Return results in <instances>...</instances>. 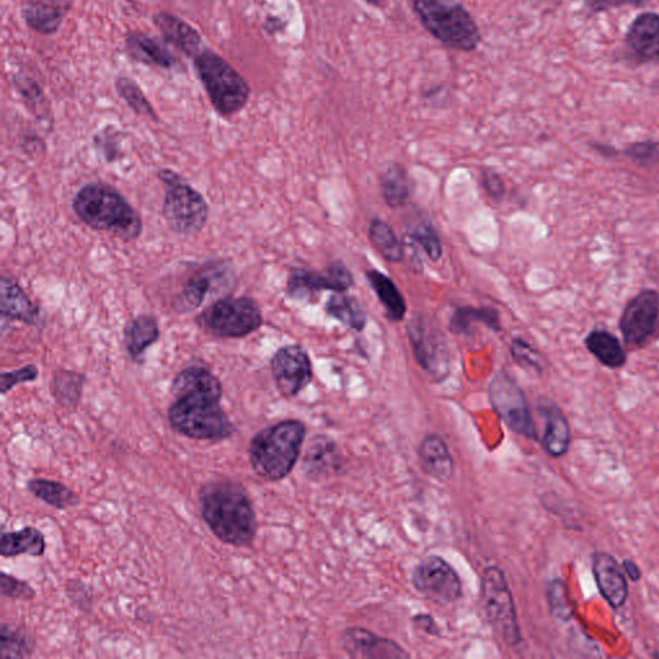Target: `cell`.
Returning a JSON list of instances; mask_svg holds the SVG:
<instances>
[{
	"label": "cell",
	"instance_id": "cell-8",
	"mask_svg": "<svg viewBox=\"0 0 659 659\" xmlns=\"http://www.w3.org/2000/svg\"><path fill=\"white\" fill-rule=\"evenodd\" d=\"M196 324L205 334L219 339H240L264 325L259 304L249 296H225L204 309Z\"/></svg>",
	"mask_w": 659,
	"mask_h": 659
},
{
	"label": "cell",
	"instance_id": "cell-10",
	"mask_svg": "<svg viewBox=\"0 0 659 659\" xmlns=\"http://www.w3.org/2000/svg\"><path fill=\"white\" fill-rule=\"evenodd\" d=\"M407 334L417 363L435 381L450 374V351L442 332L427 318L415 316L407 326Z\"/></svg>",
	"mask_w": 659,
	"mask_h": 659
},
{
	"label": "cell",
	"instance_id": "cell-14",
	"mask_svg": "<svg viewBox=\"0 0 659 659\" xmlns=\"http://www.w3.org/2000/svg\"><path fill=\"white\" fill-rule=\"evenodd\" d=\"M271 371L276 388L285 399H294L314 379L309 354L297 344L282 346L273 354Z\"/></svg>",
	"mask_w": 659,
	"mask_h": 659
},
{
	"label": "cell",
	"instance_id": "cell-47",
	"mask_svg": "<svg viewBox=\"0 0 659 659\" xmlns=\"http://www.w3.org/2000/svg\"><path fill=\"white\" fill-rule=\"evenodd\" d=\"M481 184L495 202H501L507 194V184L502 176L492 169L481 170Z\"/></svg>",
	"mask_w": 659,
	"mask_h": 659
},
{
	"label": "cell",
	"instance_id": "cell-34",
	"mask_svg": "<svg viewBox=\"0 0 659 659\" xmlns=\"http://www.w3.org/2000/svg\"><path fill=\"white\" fill-rule=\"evenodd\" d=\"M326 314L335 318L340 324L349 326L350 329L363 331L366 328V312L361 306L357 297L344 293H334L329 297L325 306Z\"/></svg>",
	"mask_w": 659,
	"mask_h": 659
},
{
	"label": "cell",
	"instance_id": "cell-49",
	"mask_svg": "<svg viewBox=\"0 0 659 659\" xmlns=\"http://www.w3.org/2000/svg\"><path fill=\"white\" fill-rule=\"evenodd\" d=\"M622 570L626 573L627 577L633 581V583H637V581H640L642 571L634 561L625 559V561H623L622 563Z\"/></svg>",
	"mask_w": 659,
	"mask_h": 659
},
{
	"label": "cell",
	"instance_id": "cell-16",
	"mask_svg": "<svg viewBox=\"0 0 659 659\" xmlns=\"http://www.w3.org/2000/svg\"><path fill=\"white\" fill-rule=\"evenodd\" d=\"M593 575L598 589L613 609L625 606L629 598V584L622 566L614 557L605 551L593 556Z\"/></svg>",
	"mask_w": 659,
	"mask_h": 659
},
{
	"label": "cell",
	"instance_id": "cell-50",
	"mask_svg": "<svg viewBox=\"0 0 659 659\" xmlns=\"http://www.w3.org/2000/svg\"><path fill=\"white\" fill-rule=\"evenodd\" d=\"M594 148L601 155H605L606 158H614V156H618V154H619V151L615 150L614 147L607 146V145L597 144V145H594Z\"/></svg>",
	"mask_w": 659,
	"mask_h": 659
},
{
	"label": "cell",
	"instance_id": "cell-37",
	"mask_svg": "<svg viewBox=\"0 0 659 659\" xmlns=\"http://www.w3.org/2000/svg\"><path fill=\"white\" fill-rule=\"evenodd\" d=\"M0 639H2L0 657L3 659L28 658L34 655L35 640L25 626L3 623Z\"/></svg>",
	"mask_w": 659,
	"mask_h": 659
},
{
	"label": "cell",
	"instance_id": "cell-36",
	"mask_svg": "<svg viewBox=\"0 0 659 659\" xmlns=\"http://www.w3.org/2000/svg\"><path fill=\"white\" fill-rule=\"evenodd\" d=\"M368 240L375 251L391 264H400L405 258V246L396 237L392 227L382 219H374L368 227Z\"/></svg>",
	"mask_w": 659,
	"mask_h": 659
},
{
	"label": "cell",
	"instance_id": "cell-26",
	"mask_svg": "<svg viewBox=\"0 0 659 659\" xmlns=\"http://www.w3.org/2000/svg\"><path fill=\"white\" fill-rule=\"evenodd\" d=\"M586 350L589 351L599 363L612 370H618L626 365L627 354L613 332L606 329H594L585 338Z\"/></svg>",
	"mask_w": 659,
	"mask_h": 659
},
{
	"label": "cell",
	"instance_id": "cell-30",
	"mask_svg": "<svg viewBox=\"0 0 659 659\" xmlns=\"http://www.w3.org/2000/svg\"><path fill=\"white\" fill-rule=\"evenodd\" d=\"M422 463L431 477L449 480L453 473V460L443 439L429 435L423 439L419 448Z\"/></svg>",
	"mask_w": 659,
	"mask_h": 659
},
{
	"label": "cell",
	"instance_id": "cell-11",
	"mask_svg": "<svg viewBox=\"0 0 659 659\" xmlns=\"http://www.w3.org/2000/svg\"><path fill=\"white\" fill-rule=\"evenodd\" d=\"M488 395H490L496 413L507 423L510 429L524 437L536 438L535 425L526 395L512 377H509L504 371L496 374L490 387H488Z\"/></svg>",
	"mask_w": 659,
	"mask_h": 659
},
{
	"label": "cell",
	"instance_id": "cell-6",
	"mask_svg": "<svg viewBox=\"0 0 659 659\" xmlns=\"http://www.w3.org/2000/svg\"><path fill=\"white\" fill-rule=\"evenodd\" d=\"M195 66L219 115L231 118L245 108L251 98L249 84L221 56L204 49L195 57Z\"/></svg>",
	"mask_w": 659,
	"mask_h": 659
},
{
	"label": "cell",
	"instance_id": "cell-42",
	"mask_svg": "<svg viewBox=\"0 0 659 659\" xmlns=\"http://www.w3.org/2000/svg\"><path fill=\"white\" fill-rule=\"evenodd\" d=\"M13 84L35 115H42V112H45L46 99L39 85L30 80V77L23 75L14 77Z\"/></svg>",
	"mask_w": 659,
	"mask_h": 659
},
{
	"label": "cell",
	"instance_id": "cell-1",
	"mask_svg": "<svg viewBox=\"0 0 659 659\" xmlns=\"http://www.w3.org/2000/svg\"><path fill=\"white\" fill-rule=\"evenodd\" d=\"M174 396L168 422L176 435L202 442H223L236 434L221 406V380L204 366H188L175 375L170 387Z\"/></svg>",
	"mask_w": 659,
	"mask_h": 659
},
{
	"label": "cell",
	"instance_id": "cell-31",
	"mask_svg": "<svg viewBox=\"0 0 659 659\" xmlns=\"http://www.w3.org/2000/svg\"><path fill=\"white\" fill-rule=\"evenodd\" d=\"M26 487L34 498L57 510H68L81 505L80 495L61 481L34 478L27 481Z\"/></svg>",
	"mask_w": 659,
	"mask_h": 659
},
{
	"label": "cell",
	"instance_id": "cell-7",
	"mask_svg": "<svg viewBox=\"0 0 659 659\" xmlns=\"http://www.w3.org/2000/svg\"><path fill=\"white\" fill-rule=\"evenodd\" d=\"M158 179L167 188L162 215L169 229L180 235L202 232L209 219V205L205 197L172 169H161Z\"/></svg>",
	"mask_w": 659,
	"mask_h": 659
},
{
	"label": "cell",
	"instance_id": "cell-27",
	"mask_svg": "<svg viewBox=\"0 0 659 659\" xmlns=\"http://www.w3.org/2000/svg\"><path fill=\"white\" fill-rule=\"evenodd\" d=\"M365 274L381 306L385 307L388 320L392 322L402 321L407 314V303L393 280L377 271V269H370Z\"/></svg>",
	"mask_w": 659,
	"mask_h": 659
},
{
	"label": "cell",
	"instance_id": "cell-9",
	"mask_svg": "<svg viewBox=\"0 0 659 659\" xmlns=\"http://www.w3.org/2000/svg\"><path fill=\"white\" fill-rule=\"evenodd\" d=\"M481 603L495 633L510 646L520 643L521 632L512 591L509 589L504 573L498 566L487 569L481 578Z\"/></svg>",
	"mask_w": 659,
	"mask_h": 659
},
{
	"label": "cell",
	"instance_id": "cell-21",
	"mask_svg": "<svg viewBox=\"0 0 659 659\" xmlns=\"http://www.w3.org/2000/svg\"><path fill=\"white\" fill-rule=\"evenodd\" d=\"M154 24L159 28L162 37L180 52L195 59L204 51L200 34L174 14L168 12L155 14Z\"/></svg>",
	"mask_w": 659,
	"mask_h": 659
},
{
	"label": "cell",
	"instance_id": "cell-43",
	"mask_svg": "<svg viewBox=\"0 0 659 659\" xmlns=\"http://www.w3.org/2000/svg\"><path fill=\"white\" fill-rule=\"evenodd\" d=\"M94 144L97 152L101 155L105 161L113 162L123 156L115 127L108 126L98 132L94 138Z\"/></svg>",
	"mask_w": 659,
	"mask_h": 659
},
{
	"label": "cell",
	"instance_id": "cell-15",
	"mask_svg": "<svg viewBox=\"0 0 659 659\" xmlns=\"http://www.w3.org/2000/svg\"><path fill=\"white\" fill-rule=\"evenodd\" d=\"M659 318V293L644 289L630 300L620 318V331L627 345L643 346L654 337Z\"/></svg>",
	"mask_w": 659,
	"mask_h": 659
},
{
	"label": "cell",
	"instance_id": "cell-5",
	"mask_svg": "<svg viewBox=\"0 0 659 659\" xmlns=\"http://www.w3.org/2000/svg\"><path fill=\"white\" fill-rule=\"evenodd\" d=\"M413 10L425 30L453 51L473 52L481 34L476 20L459 0H413Z\"/></svg>",
	"mask_w": 659,
	"mask_h": 659
},
{
	"label": "cell",
	"instance_id": "cell-18",
	"mask_svg": "<svg viewBox=\"0 0 659 659\" xmlns=\"http://www.w3.org/2000/svg\"><path fill=\"white\" fill-rule=\"evenodd\" d=\"M626 46L642 62H659V14L644 12L636 16L626 34Z\"/></svg>",
	"mask_w": 659,
	"mask_h": 659
},
{
	"label": "cell",
	"instance_id": "cell-13",
	"mask_svg": "<svg viewBox=\"0 0 659 659\" xmlns=\"http://www.w3.org/2000/svg\"><path fill=\"white\" fill-rule=\"evenodd\" d=\"M413 583L417 591L437 605L449 606L462 598V579L441 557L425 558L414 571Z\"/></svg>",
	"mask_w": 659,
	"mask_h": 659
},
{
	"label": "cell",
	"instance_id": "cell-48",
	"mask_svg": "<svg viewBox=\"0 0 659 659\" xmlns=\"http://www.w3.org/2000/svg\"><path fill=\"white\" fill-rule=\"evenodd\" d=\"M585 3L593 12H606L625 5H642L646 0H585Z\"/></svg>",
	"mask_w": 659,
	"mask_h": 659
},
{
	"label": "cell",
	"instance_id": "cell-19",
	"mask_svg": "<svg viewBox=\"0 0 659 659\" xmlns=\"http://www.w3.org/2000/svg\"><path fill=\"white\" fill-rule=\"evenodd\" d=\"M344 649L356 658H406L408 655L399 644L374 635L367 630L352 627L343 636Z\"/></svg>",
	"mask_w": 659,
	"mask_h": 659
},
{
	"label": "cell",
	"instance_id": "cell-40",
	"mask_svg": "<svg viewBox=\"0 0 659 659\" xmlns=\"http://www.w3.org/2000/svg\"><path fill=\"white\" fill-rule=\"evenodd\" d=\"M510 353L515 364H518L527 370L541 374L544 370V361L541 353L533 344H529L523 338H514L510 344Z\"/></svg>",
	"mask_w": 659,
	"mask_h": 659
},
{
	"label": "cell",
	"instance_id": "cell-12",
	"mask_svg": "<svg viewBox=\"0 0 659 659\" xmlns=\"http://www.w3.org/2000/svg\"><path fill=\"white\" fill-rule=\"evenodd\" d=\"M353 283V274L342 261H335L325 271L295 268L289 274L286 294L293 301H314L322 292H349Z\"/></svg>",
	"mask_w": 659,
	"mask_h": 659
},
{
	"label": "cell",
	"instance_id": "cell-29",
	"mask_svg": "<svg viewBox=\"0 0 659 659\" xmlns=\"http://www.w3.org/2000/svg\"><path fill=\"white\" fill-rule=\"evenodd\" d=\"M46 537L38 528L27 526L23 529L4 533L0 541V556L14 558L19 556H30L40 558L46 554Z\"/></svg>",
	"mask_w": 659,
	"mask_h": 659
},
{
	"label": "cell",
	"instance_id": "cell-45",
	"mask_svg": "<svg viewBox=\"0 0 659 659\" xmlns=\"http://www.w3.org/2000/svg\"><path fill=\"white\" fill-rule=\"evenodd\" d=\"M39 378V368L35 365H26L17 368V370L3 373L0 378V391L2 394H7L14 387L20 385H26V382H33Z\"/></svg>",
	"mask_w": 659,
	"mask_h": 659
},
{
	"label": "cell",
	"instance_id": "cell-39",
	"mask_svg": "<svg viewBox=\"0 0 659 659\" xmlns=\"http://www.w3.org/2000/svg\"><path fill=\"white\" fill-rule=\"evenodd\" d=\"M408 236L422 247L431 260L437 261L442 258V240L439 237L436 227L429 221L414 223L408 230Z\"/></svg>",
	"mask_w": 659,
	"mask_h": 659
},
{
	"label": "cell",
	"instance_id": "cell-25",
	"mask_svg": "<svg viewBox=\"0 0 659 659\" xmlns=\"http://www.w3.org/2000/svg\"><path fill=\"white\" fill-rule=\"evenodd\" d=\"M540 410L547 420L542 438L544 449L552 457H562L569 452L572 442L569 419L554 403L544 402Z\"/></svg>",
	"mask_w": 659,
	"mask_h": 659
},
{
	"label": "cell",
	"instance_id": "cell-22",
	"mask_svg": "<svg viewBox=\"0 0 659 659\" xmlns=\"http://www.w3.org/2000/svg\"><path fill=\"white\" fill-rule=\"evenodd\" d=\"M69 9L66 0H25L23 17L34 32L52 35L59 32Z\"/></svg>",
	"mask_w": 659,
	"mask_h": 659
},
{
	"label": "cell",
	"instance_id": "cell-28",
	"mask_svg": "<svg viewBox=\"0 0 659 659\" xmlns=\"http://www.w3.org/2000/svg\"><path fill=\"white\" fill-rule=\"evenodd\" d=\"M127 52L145 65L172 69L176 59L169 49L159 40L148 37L146 34L133 33L126 39Z\"/></svg>",
	"mask_w": 659,
	"mask_h": 659
},
{
	"label": "cell",
	"instance_id": "cell-33",
	"mask_svg": "<svg viewBox=\"0 0 659 659\" xmlns=\"http://www.w3.org/2000/svg\"><path fill=\"white\" fill-rule=\"evenodd\" d=\"M484 324L487 329L495 332L501 330V320L498 309L492 307H459L453 312L449 329L452 334L455 335H467L471 334L473 324Z\"/></svg>",
	"mask_w": 659,
	"mask_h": 659
},
{
	"label": "cell",
	"instance_id": "cell-20",
	"mask_svg": "<svg viewBox=\"0 0 659 659\" xmlns=\"http://www.w3.org/2000/svg\"><path fill=\"white\" fill-rule=\"evenodd\" d=\"M0 293H2V308L0 314L10 321H20L28 326L42 325V315L39 307L30 301L19 283L3 276L0 283Z\"/></svg>",
	"mask_w": 659,
	"mask_h": 659
},
{
	"label": "cell",
	"instance_id": "cell-23",
	"mask_svg": "<svg viewBox=\"0 0 659 659\" xmlns=\"http://www.w3.org/2000/svg\"><path fill=\"white\" fill-rule=\"evenodd\" d=\"M160 339V326L152 315H139L124 328V345L134 364L144 363L148 349Z\"/></svg>",
	"mask_w": 659,
	"mask_h": 659
},
{
	"label": "cell",
	"instance_id": "cell-35",
	"mask_svg": "<svg viewBox=\"0 0 659 659\" xmlns=\"http://www.w3.org/2000/svg\"><path fill=\"white\" fill-rule=\"evenodd\" d=\"M380 186L389 208L405 207L410 198V182L405 168L395 162L388 164L380 175Z\"/></svg>",
	"mask_w": 659,
	"mask_h": 659
},
{
	"label": "cell",
	"instance_id": "cell-17",
	"mask_svg": "<svg viewBox=\"0 0 659 659\" xmlns=\"http://www.w3.org/2000/svg\"><path fill=\"white\" fill-rule=\"evenodd\" d=\"M232 273L229 268L218 265L205 267L191 278L175 297L173 307L176 314H190L202 307L205 297L215 288L216 282L229 279Z\"/></svg>",
	"mask_w": 659,
	"mask_h": 659
},
{
	"label": "cell",
	"instance_id": "cell-51",
	"mask_svg": "<svg viewBox=\"0 0 659 659\" xmlns=\"http://www.w3.org/2000/svg\"><path fill=\"white\" fill-rule=\"evenodd\" d=\"M365 2L374 7H381L386 4L387 0H365Z\"/></svg>",
	"mask_w": 659,
	"mask_h": 659
},
{
	"label": "cell",
	"instance_id": "cell-38",
	"mask_svg": "<svg viewBox=\"0 0 659 659\" xmlns=\"http://www.w3.org/2000/svg\"><path fill=\"white\" fill-rule=\"evenodd\" d=\"M115 87L119 96L124 99L126 105L130 106L137 115L154 120V122L155 120H158V115H156V111L150 101H148L136 82H133L130 77H119Z\"/></svg>",
	"mask_w": 659,
	"mask_h": 659
},
{
	"label": "cell",
	"instance_id": "cell-46",
	"mask_svg": "<svg viewBox=\"0 0 659 659\" xmlns=\"http://www.w3.org/2000/svg\"><path fill=\"white\" fill-rule=\"evenodd\" d=\"M65 589L71 603L85 613L90 612L94 599H91V594L87 586L81 583V581L69 579Z\"/></svg>",
	"mask_w": 659,
	"mask_h": 659
},
{
	"label": "cell",
	"instance_id": "cell-2",
	"mask_svg": "<svg viewBox=\"0 0 659 659\" xmlns=\"http://www.w3.org/2000/svg\"><path fill=\"white\" fill-rule=\"evenodd\" d=\"M197 500L205 524L219 541L235 548L251 547L258 520L243 485L232 479L210 480L198 490Z\"/></svg>",
	"mask_w": 659,
	"mask_h": 659
},
{
	"label": "cell",
	"instance_id": "cell-44",
	"mask_svg": "<svg viewBox=\"0 0 659 659\" xmlns=\"http://www.w3.org/2000/svg\"><path fill=\"white\" fill-rule=\"evenodd\" d=\"M0 594L7 599L24 601H30L37 597L34 587L26 581L19 579L5 572L0 575Z\"/></svg>",
	"mask_w": 659,
	"mask_h": 659
},
{
	"label": "cell",
	"instance_id": "cell-32",
	"mask_svg": "<svg viewBox=\"0 0 659 659\" xmlns=\"http://www.w3.org/2000/svg\"><path fill=\"white\" fill-rule=\"evenodd\" d=\"M84 386V374L59 368L51 380V393L57 405L63 410L75 411L81 405Z\"/></svg>",
	"mask_w": 659,
	"mask_h": 659
},
{
	"label": "cell",
	"instance_id": "cell-24",
	"mask_svg": "<svg viewBox=\"0 0 659 659\" xmlns=\"http://www.w3.org/2000/svg\"><path fill=\"white\" fill-rule=\"evenodd\" d=\"M340 466H342V455L335 442L328 437H317L312 441L303 464L308 478L330 477L340 469Z\"/></svg>",
	"mask_w": 659,
	"mask_h": 659
},
{
	"label": "cell",
	"instance_id": "cell-4",
	"mask_svg": "<svg viewBox=\"0 0 659 659\" xmlns=\"http://www.w3.org/2000/svg\"><path fill=\"white\" fill-rule=\"evenodd\" d=\"M306 435L301 420H283L259 430L247 449L254 473L271 484L285 479L301 457Z\"/></svg>",
	"mask_w": 659,
	"mask_h": 659
},
{
	"label": "cell",
	"instance_id": "cell-3",
	"mask_svg": "<svg viewBox=\"0 0 659 659\" xmlns=\"http://www.w3.org/2000/svg\"><path fill=\"white\" fill-rule=\"evenodd\" d=\"M73 208L89 229L112 233L126 243L137 240L144 231L139 212L110 184H84L74 198Z\"/></svg>",
	"mask_w": 659,
	"mask_h": 659
},
{
	"label": "cell",
	"instance_id": "cell-41",
	"mask_svg": "<svg viewBox=\"0 0 659 659\" xmlns=\"http://www.w3.org/2000/svg\"><path fill=\"white\" fill-rule=\"evenodd\" d=\"M623 155L642 167L659 164V142L639 141L623 148Z\"/></svg>",
	"mask_w": 659,
	"mask_h": 659
}]
</instances>
